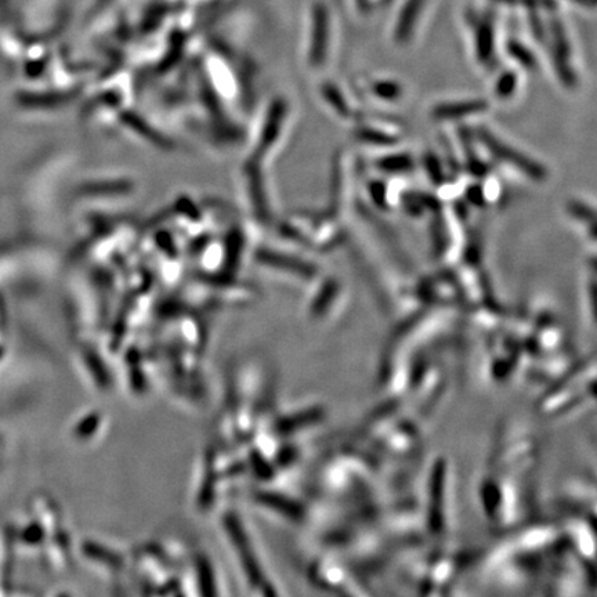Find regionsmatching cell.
Returning a JSON list of instances; mask_svg holds the SVG:
<instances>
[{"instance_id":"obj_4","label":"cell","mask_w":597,"mask_h":597,"mask_svg":"<svg viewBox=\"0 0 597 597\" xmlns=\"http://www.w3.org/2000/svg\"><path fill=\"white\" fill-rule=\"evenodd\" d=\"M317 574L320 575L321 584L329 588H345L347 577L345 570L336 563H322L318 567Z\"/></svg>"},{"instance_id":"obj_5","label":"cell","mask_w":597,"mask_h":597,"mask_svg":"<svg viewBox=\"0 0 597 597\" xmlns=\"http://www.w3.org/2000/svg\"><path fill=\"white\" fill-rule=\"evenodd\" d=\"M318 13L316 21V57L318 60L324 59L325 49H327V17L324 10Z\"/></svg>"},{"instance_id":"obj_1","label":"cell","mask_w":597,"mask_h":597,"mask_svg":"<svg viewBox=\"0 0 597 597\" xmlns=\"http://www.w3.org/2000/svg\"><path fill=\"white\" fill-rule=\"evenodd\" d=\"M480 139L495 157L506 162V164L515 166L524 175L530 176V179L538 180V182L545 179L546 172L541 165L537 164L533 159L526 157V155L519 153L515 148L506 146L504 141L492 136L490 132H481Z\"/></svg>"},{"instance_id":"obj_3","label":"cell","mask_w":597,"mask_h":597,"mask_svg":"<svg viewBox=\"0 0 597 597\" xmlns=\"http://www.w3.org/2000/svg\"><path fill=\"white\" fill-rule=\"evenodd\" d=\"M486 103L483 101H466V103L441 104L434 110V117L439 119H452L469 117L486 110Z\"/></svg>"},{"instance_id":"obj_2","label":"cell","mask_w":597,"mask_h":597,"mask_svg":"<svg viewBox=\"0 0 597 597\" xmlns=\"http://www.w3.org/2000/svg\"><path fill=\"white\" fill-rule=\"evenodd\" d=\"M229 523V533L231 535V539L238 544L237 549L238 552H240L242 563H244L246 566V574H248L249 580L258 582L260 578L259 571L258 568H256V562H253L251 549H249L245 534L241 533L240 527H238L237 521H235V519H229Z\"/></svg>"},{"instance_id":"obj_6","label":"cell","mask_w":597,"mask_h":597,"mask_svg":"<svg viewBox=\"0 0 597 597\" xmlns=\"http://www.w3.org/2000/svg\"><path fill=\"white\" fill-rule=\"evenodd\" d=\"M516 85V78L513 74L505 75L502 77L501 81H499L498 85V93L502 94V96H508V94L513 92Z\"/></svg>"}]
</instances>
